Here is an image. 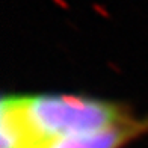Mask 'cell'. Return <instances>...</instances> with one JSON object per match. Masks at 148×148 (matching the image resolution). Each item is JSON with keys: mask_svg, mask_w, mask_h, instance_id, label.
I'll list each match as a JSON object with an SVG mask.
<instances>
[{"mask_svg": "<svg viewBox=\"0 0 148 148\" xmlns=\"http://www.w3.org/2000/svg\"><path fill=\"white\" fill-rule=\"evenodd\" d=\"M15 109L35 148L53 140L95 132L132 119L118 101L82 94H12Z\"/></svg>", "mask_w": 148, "mask_h": 148, "instance_id": "cell-1", "label": "cell"}, {"mask_svg": "<svg viewBox=\"0 0 148 148\" xmlns=\"http://www.w3.org/2000/svg\"><path fill=\"white\" fill-rule=\"evenodd\" d=\"M145 133H148V116L140 119L132 118L107 129L53 140L39 148H124Z\"/></svg>", "mask_w": 148, "mask_h": 148, "instance_id": "cell-2", "label": "cell"}, {"mask_svg": "<svg viewBox=\"0 0 148 148\" xmlns=\"http://www.w3.org/2000/svg\"><path fill=\"white\" fill-rule=\"evenodd\" d=\"M0 148H35L20 119L12 95L0 101Z\"/></svg>", "mask_w": 148, "mask_h": 148, "instance_id": "cell-3", "label": "cell"}]
</instances>
